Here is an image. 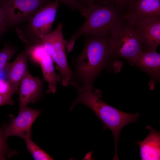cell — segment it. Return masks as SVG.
<instances>
[{
  "label": "cell",
  "instance_id": "23",
  "mask_svg": "<svg viewBox=\"0 0 160 160\" xmlns=\"http://www.w3.org/2000/svg\"><path fill=\"white\" fill-rule=\"evenodd\" d=\"M81 5L86 7L92 5H102L103 0H78Z\"/></svg>",
  "mask_w": 160,
  "mask_h": 160
},
{
  "label": "cell",
  "instance_id": "2",
  "mask_svg": "<svg viewBox=\"0 0 160 160\" xmlns=\"http://www.w3.org/2000/svg\"><path fill=\"white\" fill-rule=\"evenodd\" d=\"M76 89L78 96L73 101L70 111L79 103L84 104L92 110L103 123V128L105 129L108 128L112 132L115 148L113 159L118 160L117 151L120 132L127 124L137 122L139 114L126 113L106 103L101 99L102 92L99 89H94V88Z\"/></svg>",
  "mask_w": 160,
  "mask_h": 160
},
{
  "label": "cell",
  "instance_id": "20",
  "mask_svg": "<svg viewBox=\"0 0 160 160\" xmlns=\"http://www.w3.org/2000/svg\"><path fill=\"white\" fill-rule=\"evenodd\" d=\"M16 92L7 80L0 79V94L12 97Z\"/></svg>",
  "mask_w": 160,
  "mask_h": 160
},
{
  "label": "cell",
  "instance_id": "5",
  "mask_svg": "<svg viewBox=\"0 0 160 160\" xmlns=\"http://www.w3.org/2000/svg\"><path fill=\"white\" fill-rule=\"evenodd\" d=\"M59 2L55 0L43 6L29 19L27 24L17 28L19 37L27 46L40 43L42 38L51 32Z\"/></svg>",
  "mask_w": 160,
  "mask_h": 160
},
{
  "label": "cell",
  "instance_id": "17",
  "mask_svg": "<svg viewBox=\"0 0 160 160\" xmlns=\"http://www.w3.org/2000/svg\"><path fill=\"white\" fill-rule=\"evenodd\" d=\"M25 140L28 151L36 160H51L53 159L40 148L31 140V138Z\"/></svg>",
  "mask_w": 160,
  "mask_h": 160
},
{
  "label": "cell",
  "instance_id": "9",
  "mask_svg": "<svg viewBox=\"0 0 160 160\" xmlns=\"http://www.w3.org/2000/svg\"><path fill=\"white\" fill-rule=\"evenodd\" d=\"M128 19L138 31L143 42V51L156 50L160 44V17Z\"/></svg>",
  "mask_w": 160,
  "mask_h": 160
},
{
  "label": "cell",
  "instance_id": "12",
  "mask_svg": "<svg viewBox=\"0 0 160 160\" xmlns=\"http://www.w3.org/2000/svg\"><path fill=\"white\" fill-rule=\"evenodd\" d=\"M147 73L151 78L149 86L153 89L160 80V54L156 50L143 51L136 58L132 64Z\"/></svg>",
  "mask_w": 160,
  "mask_h": 160
},
{
  "label": "cell",
  "instance_id": "18",
  "mask_svg": "<svg viewBox=\"0 0 160 160\" xmlns=\"http://www.w3.org/2000/svg\"><path fill=\"white\" fill-rule=\"evenodd\" d=\"M17 49L15 47L8 42L5 44L4 47L0 50V71L5 69Z\"/></svg>",
  "mask_w": 160,
  "mask_h": 160
},
{
  "label": "cell",
  "instance_id": "4",
  "mask_svg": "<svg viewBox=\"0 0 160 160\" xmlns=\"http://www.w3.org/2000/svg\"><path fill=\"white\" fill-rule=\"evenodd\" d=\"M110 42L116 57L126 60L130 64L143 50L142 39L137 29L129 20L123 17L110 33Z\"/></svg>",
  "mask_w": 160,
  "mask_h": 160
},
{
  "label": "cell",
  "instance_id": "16",
  "mask_svg": "<svg viewBox=\"0 0 160 160\" xmlns=\"http://www.w3.org/2000/svg\"><path fill=\"white\" fill-rule=\"evenodd\" d=\"M6 124H4L0 127V160H4L13 157L17 154L15 150L11 149L7 144V139L4 133Z\"/></svg>",
  "mask_w": 160,
  "mask_h": 160
},
{
  "label": "cell",
  "instance_id": "1",
  "mask_svg": "<svg viewBox=\"0 0 160 160\" xmlns=\"http://www.w3.org/2000/svg\"><path fill=\"white\" fill-rule=\"evenodd\" d=\"M85 37L83 49L73 60L75 69L69 85L76 89L93 88L95 79L103 70L109 68L116 57L110 33Z\"/></svg>",
  "mask_w": 160,
  "mask_h": 160
},
{
  "label": "cell",
  "instance_id": "8",
  "mask_svg": "<svg viewBox=\"0 0 160 160\" xmlns=\"http://www.w3.org/2000/svg\"><path fill=\"white\" fill-rule=\"evenodd\" d=\"M41 112L26 106L19 111L17 116L12 118L10 124H6L5 135L7 138L15 136L24 140L31 138L32 124Z\"/></svg>",
  "mask_w": 160,
  "mask_h": 160
},
{
  "label": "cell",
  "instance_id": "24",
  "mask_svg": "<svg viewBox=\"0 0 160 160\" xmlns=\"http://www.w3.org/2000/svg\"><path fill=\"white\" fill-rule=\"evenodd\" d=\"M14 101L12 97L4 96L0 94V106L8 105H12Z\"/></svg>",
  "mask_w": 160,
  "mask_h": 160
},
{
  "label": "cell",
  "instance_id": "13",
  "mask_svg": "<svg viewBox=\"0 0 160 160\" xmlns=\"http://www.w3.org/2000/svg\"><path fill=\"white\" fill-rule=\"evenodd\" d=\"M29 52L28 46L17 55L13 62L8 63L5 69L7 80L16 92L21 81L28 71Z\"/></svg>",
  "mask_w": 160,
  "mask_h": 160
},
{
  "label": "cell",
  "instance_id": "27",
  "mask_svg": "<svg viewBox=\"0 0 160 160\" xmlns=\"http://www.w3.org/2000/svg\"></svg>",
  "mask_w": 160,
  "mask_h": 160
},
{
  "label": "cell",
  "instance_id": "14",
  "mask_svg": "<svg viewBox=\"0 0 160 160\" xmlns=\"http://www.w3.org/2000/svg\"><path fill=\"white\" fill-rule=\"evenodd\" d=\"M147 129L150 131L149 135L143 140L137 142L140 147V153L142 160L160 159V133L149 126Z\"/></svg>",
  "mask_w": 160,
  "mask_h": 160
},
{
  "label": "cell",
  "instance_id": "10",
  "mask_svg": "<svg viewBox=\"0 0 160 160\" xmlns=\"http://www.w3.org/2000/svg\"><path fill=\"white\" fill-rule=\"evenodd\" d=\"M19 86V111L29 103L37 102L43 95V86L40 78L33 76L28 71L22 79Z\"/></svg>",
  "mask_w": 160,
  "mask_h": 160
},
{
  "label": "cell",
  "instance_id": "15",
  "mask_svg": "<svg viewBox=\"0 0 160 160\" xmlns=\"http://www.w3.org/2000/svg\"><path fill=\"white\" fill-rule=\"evenodd\" d=\"M39 65H40L44 78L48 84L47 92L55 94L57 84L61 81L59 74L56 73L53 60L47 53L43 57Z\"/></svg>",
  "mask_w": 160,
  "mask_h": 160
},
{
  "label": "cell",
  "instance_id": "7",
  "mask_svg": "<svg viewBox=\"0 0 160 160\" xmlns=\"http://www.w3.org/2000/svg\"><path fill=\"white\" fill-rule=\"evenodd\" d=\"M53 0H0L7 29L28 21L39 9Z\"/></svg>",
  "mask_w": 160,
  "mask_h": 160
},
{
  "label": "cell",
  "instance_id": "26",
  "mask_svg": "<svg viewBox=\"0 0 160 160\" xmlns=\"http://www.w3.org/2000/svg\"><path fill=\"white\" fill-rule=\"evenodd\" d=\"M6 32V31H3L0 30V39L1 38V37L2 35Z\"/></svg>",
  "mask_w": 160,
  "mask_h": 160
},
{
  "label": "cell",
  "instance_id": "6",
  "mask_svg": "<svg viewBox=\"0 0 160 160\" xmlns=\"http://www.w3.org/2000/svg\"><path fill=\"white\" fill-rule=\"evenodd\" d=\"M63 23H59L56 28L45 35L40 43L56 64L62 85L67 87L69 85L73 71L67 61L65 47L67 41L63 34Z\"/></svg>",
  "mask_w": 160,
  "mask_h": 160
},
{
  "label": "cell",
  "instance_id": "19",
  "mask_svg": "<svg viewBox=\"0 0 160 160\" xmlns=\"http://www.w3.org/2000/svg\"><path fill=\"white\" fill-rule=\"evenodd\" d=\"M28 46L29 47L28 57L33 62L39 64L47 54L42 45L40 43H36Z\"/></svg>",
  "mask_w": 160,
  "mask_h": 160
},
{
  "label": "cell",
  "instance_id": "11",
  "mask_svg": "<svg viewBox=\"0 0 160 160\" xmlns=\"http://www.w3.org/2000/svg\"><path fill=\"white\" fill-rule=\"evenodd\" d=\"M160 17V0H129L123 15L129 19Z\"/></svg>",
  "mask_w": 160,
  "mask_h": 160
},
{
  "label": "cell",
  "instance_id": "22",
  "mask_svg": "<svg viewBox=\"0 0 160 160\" xmlns=\"http://www.w3.org/2000/svg\"><path fill=\"white\" fill-rule=\"evenodd\" d=\"M57 0L72 11L78 10L80 13H82L85 6L81 5L78 0Z\"/></svg>",
  "mask_w": 160,
  "mask_h": 160
},
{
  "label": "cell",
  "instance_id": "25",
  "mask_svg": "<svg viewBox=\"0 0 160 160\" xmlns=\"http://www.w3.org/2000/svg\"><path fill=\"white\" fill-rule=\"evenodd\" d=\"M0 30L6 31L7 28L4 20L3 11L0 6Z\"/></svg>",
  "mask_w": 160,
  "mask_h": 160
},
{
  "label": "cell",
  "instance_id": "21",
  "mask_svg": "<svg viewBox=\"0 0 160 160\" xmlns=\"http://www.w3.org/2000/svg\"><path fill=\"white\" fill-rule=\"evenodd\" d=\"M129 0H103V5L111 4L122 15Z\"/></svg>",
  "mask_w": 160,
  "mask_h": 160
},
{
  "label": "cell",
  "instance_id": "3",
  "mask_svg": "<svg viewBox=\"0 0 160 160\" xmlns=\"http://www.w3.org/2000/svg\"><path fill=\"white\" fill-rule=\"evenodd\" d=\"M86 20L67 41V51L73 49L76 40L83 36H100L110 33L114 26L122 18V14L111 4L87 7Z\"/></svg>",
  "mask_w": 160,
  "mask_h": 160
}]
</instances>
